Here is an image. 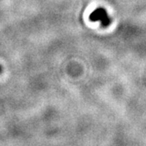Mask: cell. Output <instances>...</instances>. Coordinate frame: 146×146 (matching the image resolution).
<instances>
[{
  "label": "cell",
  "instance_id": "cell-2",
  "mask_svg": "<svg viewBox=\"0 0 146 146\" xmlns=\"http://www.w3.org/2000/svg\"><path fill=\"white\" fill-rule=\"evenodd\" d=\"M2 70H3V68H2V66L0 65V73L2 72Z\"/></svg>",
  "mask_w": 146,
  "mask_h": 146
},
{
  "label": "cell",
  "instance_id": "cell-1",
  "mask_svg": "<svg viewBox=\"0 0 146 146\" xmlns=\"http://www.w3.org/2000/svg\"><path fill=\"white\" fill-rule=\"evenodd\" d=\"M89 20L93 22H100L101 25L104 28L109 26L112 22L111 17L103 7H98L93 11L89 16Z\"/></svg>",
  "mask_w": 146,
  "mask_h": 146
}]
</instances>
